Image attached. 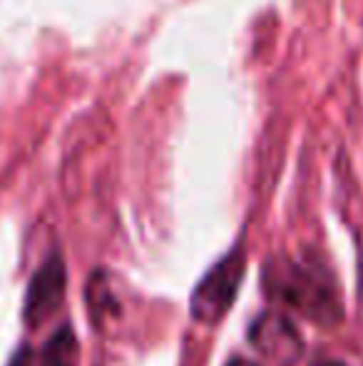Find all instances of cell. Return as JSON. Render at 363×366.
<instances>
[{"mask_svg": "<svg viewBox=\"0 0 363 366\" xmlns=\"http://www.w3.org/2000/svg\"><path fill=\"white\" fill-rule=\"evenodd\" d=\"M264 287L272 299L321 327H336L344 317L334 274L319 262H291L279 257L264 269Z\"/></svg>", "mask_w": 363, "mask_h": 366, "instance_id": "6da1fadb", "label": "cell"}, {"mask_svg": "<svg viewBox=\"0 0 363 366\" xmlns=\"http://www.w3.org/2000/svg\"><path fill=\"white\" fill-rule=\"evenodd\" d=\"M244 269H247V262H244V254L239 249H234L217 267H212V272L194 290L192 317L204 324L219 322L237 299L244 280Z\"/></svg>", "mask_w": 363, "mask_h": 366, "instance_id": "7a4b0ae2", "label": "cell"}, {"mask_svg": "<svg viewBox=\"0 0 363 366\" xmlns=\"http://www.w3.org/2000/svg\"><path fill=\"white\" fill-rule=\"evenodd\" d=\"M65 264L63 257L53 254L43 267L38 269V274L33 277L25 294V307H23V319L30 329L43 327L65 302Z\"/></svg>", "mask_w": 363, "mask_h": 366, "instance_id": "3957f363", "label": "cell"}, {"mask_svg": "<svg viewBox=\"0 0 363 366\" xmlns=\"http://www.w3.org/2000/svg\"><path fill=\"white\" fill-rule=\"evenodd\" d=\"M249 342L257 347L262 357L279 366H291L299 362L301 352H304V342L296 327L284 317V314L267 312L254 322Z\"/></svg>", "mask_w": 363, "mask_h": 366, "instance_id": "277c9868", "label": "cell"}, {"mask_svg": "<svg viewBox=\"0 0 363 366\" xmlns=\"http://www.w3.org/2000/svg\"><path fill=\"white\" fill-rule=\"evenodd\" d=\"M80 347L75 339L73 329L65 324L60 332H55L50 337V342L45 344L43 354H40L38 366H78L80 362Z\"/></svg>", "mask_w": 363, "mask_h": 366, "instance_id": "5b68a950", "label": "cell"}, {"mask_svg": "<svg viewBox=\"0 0 363 366\" xmlns=\"http://www.w3.org/2000/svg\"><path fill=\"white\" fill-rule=\"evenodd\" d=\"M88 304H90V317L95 324L105 327L107 319H115L117 317V297L112 294L110 290V277L107 274H95L90 280V287H88Z\"/></svg>", "mask_w": 363, "mask_h": 366, "instance_id": "8992f818", "label": "cell"}, {"mask_svg": "<svg viewBox=\"0 0 363 366\" xmlns=\"http://www.w3.org/2000/svg\"><path fill=\"white\" fill-rule=\"evenodd\" d=\"M13 366H30V354H28V349H23V354H20L18 359H15V364Z\"/></svg>", "mask_w": 363, "mask_h": 366, "instance_id": "52a82bcc", "label": "cell"}, {"mask_svg": "<svg viewBox=\"0 0 363 366\" xmlns=\"http://www.w3.org/2000/svg\"><path fill=\"white\" fill-rule=\"evenodd\" d=\"M316 366H344V364H339V362H319Z\"/></svg>", "mask_w": 363, "mask_h": 366, "instance_id": "ba28073f", "label": "cell"}]
</instances>
